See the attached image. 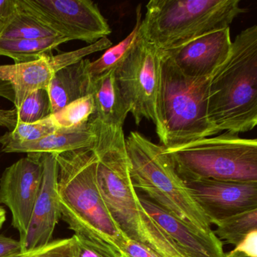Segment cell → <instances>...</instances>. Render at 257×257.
Instances as JSON below:
<instances>
[{
  "mask_svg": "<svg viewBox=\"0 0 257 257\" xmlns=\"http://www.w3.org/2000/svg\"><path fill=\"white\" fill-rule=\"evenodd\" d=\"M53 37L61 36L34 19L19 4L17 13L0 32V38L10 40H37Z\"/></svg>",
  "mask_w": 257,
  "mask_h": 257,
  "instance_id": "7402d4cb",
  "label": "cell"
},
{
  "mask_svg": "<svg viewBox=\"0 0 257 257\" xmlns=\"http://www.w3.org/2000/svg\"><path fill=\"white\" fill-rule=\"evenodd\" d=\"M60 129L55 122L53 115L45 119L32 124H21L14 130L7 132L0 137V144L5 145L11 143H25L38 141Z\"/></svg>",
  "mask_w": 257,
  "mask_h": 257,
  "instance_id": "d4e9b609",
  "label": "cell"
},
{
  "mask_svg": "<svg viewBox=\"0 0 257 257\" xmlns=\"http://www.w3.org/2000/svg\"><path fill=\"white\" fill-rule=\"evenodd\" d=\"M185 183L211 225L237 213L257 209V183L198 180Z\"/></svg>",
  "mask_w": 257,
  "mask_h": 257,
  "instance_id": "7c38bea8",
  "label": "cell"
},
{
  "mask_svg": "<svg viewBox=\"0 0 257 257\" xmlns=\"http://www.w3.org/2000/svg\"><path fill=\"white\" fill-rule=\"evenodd\" d=\"M112 46L108 38L73 52L56 55H46L37 61L25 64L0 65V79L10 83L15 92V107L22 106L25 99L37 90L48 91L54 75L58 70L75 64L95 52Z\"/></svg>",
  "mask_w": 257,
  "mask_h": 257,
  "instance_id": "8fae6325",
  "label": "cell"
},
{
  "mask_svg": "<svg viewBox=\"0 0 257 257\" xmlns=\"http://www.w3.org/2000/svg\"><path fill=\"white\" fill-rule=\"evenodd\" d=\"M0 97L8 99L10 101L15 102V92L13 87L6 81L0 79Z\"/></svg>",
  "mask_w": 257,
  "mask_h": 257,
  "instance_id": "1f68e13d",
  "label": "cell"
},
{
  "mask_svg": "<svg viewBox=\"0 0 257 257\" xmlns=\"http://www.w3.org/2000/svg\"><path fill=\"white\" fill-rule=\"evenodd\" d=\"M246 10L240 0H152L141 19V38L160 52L229 28Z\"/></svg>",
  "mask_w": 257,
  "mask_h": 257,
  "instance_id": "5b68a950",
  "label": "cell"
},
{
  "mask_svg": "<svg viewBox=\"0 0 257 257\" xmlns=\"http://www.w3.org/2000/svg\"><path fill=\"white\" fill-rule=\"evenodd\" d=\"M138 196L146 211L185 257H224L223 245L214 233L197 232L142 194Z\"/></svg>",
  "mask_w": 257,
  "mask_h": 257,
  "instance_id": "9a60e30c",
  "label": "cell"
},
{
  "mask_svg": "<svg viewBox=\"0 0 257 257\" xmlns=\"http://www.w3.org/2000/svg\"><path fill=\"white\" fill-rule=\"evenodd\" d=\"M142 14L141 8L138 9L137 22L130 34L118 44L106 49L103 55L94 61H90L88 65V73L91 80L97 79L103 75L115 71L121 63L132 52L139 37V28Z\"/></svg>",
  "mask_w": 257,
  "mask_h": 257,
  "instance_id": "44dd1931",
  "label": "cell"
},
{
  "mask_svg": "<svg viewBox=\"0 0 257 257\" xmlns=\"http://www.w3.org/2000/svg\"><path fill=\"white\" fill-rule=\"evenodd\" d=\"M70 42L63 37H53L37 40H10L0 38V56L8 57L15 64L37 61L49 55L60 45Z\"/></svg>",
  "mask_w": 257,
  "mask_h": 257,
  "instance_id": "ffe728a7",
  "label": "cell"
},
{
  "mask_svg": "<svg viewBox=\"0 0 257 257\" xmlns=\"http://www.w3.org/2000/svg\"><path fill=\"white\" fill-rule=\"evenodd\" d=\"M135 189L197 232L213 234L211 224L177 174L165 147L138 132L125 138Z\"/></svg>",
  "mask_w": 257,
  "mask_h": 257,
  "instance_id": "277c9868",
  "label": "cell"
},
{
  "mask_svg": "<svg viewBox=\"0 0 257 257\" xmlns=\"http://www.w3.org/2000/svg\"><path fill=\"white\" fill-rule=\"evenodd\" d=\"M89 62L90 60L82 59L55 73L48 90L52 114L91 94V82L88 73Z\"/></svg>",
  "mask_w": 257,
  "mask_h": 257,
  "instance_id": "ac0fdd59",
  "label": "cell"
},
{
  "mask_svg": "<svg viewBox=\"0 0 257 257\" xmlns=\"http://www.w3.org/2000/svg\"><path fill=\"white\" fill-rule=\"evenodd\" d=\"M121 253L122 257H160L147 246L129 238L124 240Z\"/></svg>",
  "mask_w": 257,
  "mask_h": 257,
  "instance_id": "4316f807",
  "label": "cell"
},
{
  "mask_svg": "<svg viewBox=\"0 0 257 257\" xmlns=\"http://www.w3.org/2000/svg\"><path fill=\"white\" fill-rule=\"evenodd\" d=\"M22 252L19 240L0 234V257H12Z\"/></svg>",
  "mask_w": 257,
  "mask_h": 257,
  "instance_id": "f1b7e54d",
  "label": "cell"
},
{
  "mask_svg": "<svg viewBox=\"0 0 257 257\" xmlns=\"http://www.w3.org/2000/svg\"><path fill=\"white\" fill-rule=\"evenodd\" d=\"M76 237L52 240L45 246L22 251L12 257H75Z\"/></svg>",
  "mask_w": 257,
  "mask_h": 257,
  "instance_id": "484cf974",
  "label": "cell"
},
{
  "mask_svg": "<svg viewBox=\"0 0 257 257\" xmlns=\"http://www.w3.org/2000/svg\"><path fill=\"white\" fill-rule=\"evenodd\" d=\"M91 82L95 106L94 121L103 127H123L130 108L120 91L115 71Z\"/></svg>",
  "mask_w": 257,
  "mask_h": 257,
  "instance_id": "e0dca14e",
  "label": "cell"
},
{
  "mask_svg": "<svg viewBox=\"0 0 257 257\" xmlns=\"http://www.w3.org/2000/svg\"><path fill=\"white\" fill-rule=\"evenodd\" d=\"M224 257H252L251 255H248V254L245 253V252H242V251L238 250V249L234 248L233 250L230 251L228 253L225 254Z\"/></svg>",
  "mask_w": 257,
  "mask_h": 257,
  "instance_id": "d6a6232c",
  "label": "cell"
},
{
  "mask_svg": "<svg viewBox=\"0 0 257 257\" xmlns=\"http://www.w3.org/2000/svg\"><path fill=\"white\" fill-rule=\"evenodd\" d=\"M61 218L107 257H122L127 238L112 219L99 190L97 158L92 148L56 154Z\"/></svg>",
  "mask_w": 257,
  "mask_h": 257,
  "instance_id": "7a4b0ae2",
  "label": "cell"
},
{
  "mask_svg": "<svg viewBox=\"0 0 257 257\" xmlns=\"http://www.w3.org/2000/svg\"><path fill=\"white\" fill-rule=\"evenodd\" d=\"M21 8L61 37L94 44L111 34L110 27L91 0H18Z\"/></svg>",
  "mask_w": 257,
  "mask_h": 257,
  "instance_id": "9c48e42d",
  "label": "cell"
},
{
  "mask_svg": "<svg viewBox=\"0 0 257 257\" xmlns=\"http://www.w3.org/2000/svg\"><path fill=\"white\" fill-rule=\"evenodd\" d=\"M115 79L135 123L153 121L158 137L162 133L160 103L162 54L140 37L132 52L115 70Z\"/></svg>",
  "mask_w": 257,
  "mask_h": 257,
  "instance_id": "ba28073f",
  "label": "cell"
},
{
  "mask_svg": "<svg viewBox=\"0 0 257 257\" xmlns=\"http://www.w3.org/2000/svg\"><path fill=\"white\" fill-rule=\"evenodd\" d=\"M184 181L213 180L257 183L256 139L227 132L166 150Z\"/></svg>",
  "mask_w": 257,
  "mask_h": 257,
  "instance_id": "52a82bcc",
  "label": "cell"
},
{
  "mask_svg": "<svg viewBox=\"0 0 257 257\" xmlns=\"http://www.w3.org/2000/svg\"><path fill=\"white\" fill-rule=\"evenodd\" d=\"M97 182L112 219L127 237L160 257H185L159 228L140 201L131 176L123 127L95 124Z\"/></svg>",
  "mask_w": 257,
  "mask_h": 257,
  "instance_id": "6da1fadb",
  "label": "cell"
},
{
  "mask_svg": "<svg viewBox=\"0 0 257 257\" xmlns=\"http://www.w3.org/2000/svg\"><path fill=\"white\" fill-rule=\"evenodd\" d=\"M6 219H7V213H6V210L0 206V229L2 228Z\"/></svg>",
  "mask_w": 257,
  "mask_h": 257,
  "instance_id": "836d02e7",
  "label": "cell"
},
{
  "mask_svg": "<svg viewBox=\"0 0 257 257\" xmlns=\"http://www.w3.org/2000/svg\"><path fill=\"white\" fill-rule=\"evenodd\" d=\"M43 177L26 235L21 241L22 251L36 249L52 241L61 219L58 193L56 154L43 153Z\"/></svg>",
  "mask_w": 257,
  "mask_h": 257,
  "instance_id": "5bb4252c",
  "label": "cell"
},
{
  "mask_svg": "<svg viewBox=\"0 0 257 257\" xmlns=\"http://www.w3.org/2000/svg\"><path fill=\"white\" fill-rule=\"evenodd\" d=\"M52 114L49 92L44 89L37 90L25 99L20 107L0 109V127L12 132L19 124L37 122Z\"/></svg>",
  "mask_w": 257,
  "mask_h": 257,
  "instance_id": "d6986e66",
  "label": "cell"
},
{
  "mask_svg": "<svg viewBox=\"0 0 257 257\" xmlns=\"http://www.w3.org/2000/svg\"><path fill=\"white\" fill-rule=\"evenodd\" d=\"M214 225L213 233L222 243L237 246L249 233L257 230V209L225 218Z\"/></svg>",
  "mask_w": 257,
  "mask_h": 257,
  "instance_id": "603a6c76",
  "label": "cell"
},
{
  "mask_svg": "<svg viewBox=\"0 0 257 257\" xmlns=\"http://www.w3.org/2000/svg\"><path fill=\"white\" fill-rule=\"evenodd\" d=\"M97 140L94 119L87 124L70 128H60L38 141L11 143L2 146L7 153H60L81 149L93 148Z\"/></svg>",
  "mask_w": 257,
  "mask_h": 257,
  "instance_id": "2e32d148",
  "label": "cell"
},
{
  "mask_svg": "<svg viewBox=\"0 0 257 257\" xmlns=\"http://www.w3.org/2000/svg\"><path fill=\"white\" fill-rule=\"evenodd\" d=\"M235 249L252 257H257V230L249 233Z\"/></svg>",
  "mask_w": 257,
  "mask_h": 257,
  "instance_id": "4dcf8cb0",
  "label": "cell"
},
{
  "mask_svg": "<svg viewBox=\"0 0 257 257\" xmlns=\"http://www.w3.org/2000/svg\"><path fill=\"white\" fill-rule=\"evenodd\" d=\"M207 112L219 132H249L257 124V26L242 31L208 80Z\"/></svg>",
  "mask_w": 257,
  "mask_h": 257,
  "instance_id": "3957f363",
  "label": "cell"
},
{
  "mask_svg": "<svg viewBox=\"0 0 257 257\" xmlns=\"http://www.w3.org/2000/svg\"><path fill=\"white\" fill-rule=\"evenodd\" d=\"M162 54L160 109L162 133L166 150L179 148L219 133L207 112L209 78L195 79L183 74Z\"/></svg>",
  "mask_w": 257,
  "mask_h": 257,
  "instance_id": "8992f818",
  "label": "cell"
},
{
  "mask_svg": "<svg viewBox=\"0 0 257 257\" xmlns=\"http://www.w3.org/2000/svg\"><path fill=\"white\" fill-rule=\"evenodd\" d=\"M43 177V153H31L6 168L0 179V204L11 211L20 242L28 231Z\"/></svg>",
  "mask_w": 257,
  "mask_h": 257,
  "instance_id": "30bf717a",
  "label": "cell"
},
{
  "mask_svg": "<svg viewBox=\"0 0 257 257\" xmlns=\"http://www.w3.org/2000/svg\"><path fill=\"white\" fill-rule=\"evenodd\" d=\"M232 41L230 28L213 31L182 46L162 52L186 76L210 78L229 55Z\"/></svg>",
  "mask_w": 257,
  "mask_h": 257,
  "instance_id": "4fadbf2b",
  "label": "cell"
},
{
  "mask_svg": "<svg viewBox=\"0 0 257 257\" xmlns=\"http://www.w3.org/2000/svg\"><path fill=\"white\" fill-rule=\"evenodd\" d=\"M95 106L91 94L72 102L59 112L52 114L60 128H70L95 119Z\"/></svg>",
  "mask_w": 257,
  "mask_h": 257,
  "instance_id": "cb8c5ba5",
  "label": "cell"
},
{
  "mask_svg": "<svg viewBox=\"0 0 257 257\" xmlns=\"http://www.w3.org/2000/svg\"><path fill=\"white\" fill-rule=\"evenodd\" d=\"M19 10L18 0H0V32Z\"/></svg>",
  "mask_w": 257,
  "mask_h": 257,
  "instance_id": "83f0119b",
  "label": "cell"
},
{
  "mask_svg": "<svg viewBox=\"0 0 257 257\" xmlns=\"http://www.w3.org/2000/svg\"><path fill=\"white\" fill-rule=\"evenodd\" d=\"M75 237H76L75 257H107L82 237L77 235H75Z\"/></svg>",
  "mask_w": 257,
  "mask_h": 257,
  "instance_id": "f546056e",
  "label": "cell"
}]
</instances>
